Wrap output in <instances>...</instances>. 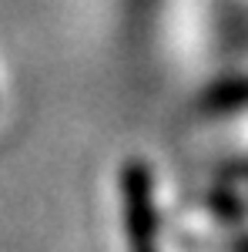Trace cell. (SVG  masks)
Returning <instances> with one entry per match:
<instances>
[{"label": "cell", "instance_id": "1", "mask_svg": "<svg viewBox=\"0 0 248 252\" xmlns=\"http://www.w3.org/2000/svg\"><path fill=\"white\" fill-rule=\"evenodd\" d=\"M124 195V239L128 252H161L158 242V212H154V182L141 161H128L121 175Z\"/></svg>", "mask_w": 248, "mask_h": 252}, {"label": "cell", "instance_id": "2", "mask_svg": "<svg viewBox=\"0 0 248 252\" xmlns=\"http://www.w3.org/2000/svg\"><path fill=\"white\" fill-rule=\"evenodd\" d=\"M221 101L225 104H248V88H228Z\"/></svg>", "mask_w": 248, "mask_h": 252}]
</instances>
